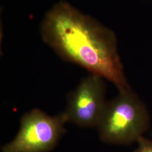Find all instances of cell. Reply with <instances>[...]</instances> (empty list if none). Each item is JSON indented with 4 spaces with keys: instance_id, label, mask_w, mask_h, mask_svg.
Instances as JSON below:
<instances>
[{
    "instance_id": "2",
    "label": "cell",
    "mask_w": 152,
    "mask_h": 152,
    "mask_svg": "<svg viewBox=\"0 0 152 152\" xmlns=\"http://www.w3.org/2000/svg\"><path fill=\"white\" fill-rule=\"evenodd\" d=\"M150 123L147 107L131 88L106 102L96 127L104 142L130 145L143 136Z\"/></svg>"
},
{
    "instance_id": "4",
    "label": "cell",
    "mask_w": 152,
    "mask_h": 152,
    "mask_svg": "<svg viewBox=\"0 0 152 152\" xmlns=\"http://www.w3.org/2000/svg\"><path fill=\"white\" fill-rule=\"evenodd\" d=\"M103 78L91 74L68 96L64 113L68 122L82 127H97L107 101Z\"/></svg>"
},
{
    "instance_id": "1",
    "label": "cell",
    "mask_w": 152,
    "mask_h": 152,
    "mask_svg": "<svg viewBox=\"0 0 152 152\" xmlns=\"http://www.w3.org/2000/svg\"><path fill=\"white\" fill-rule=\"evenodd\" d=\"M41 36L62 59L108 80L119 91L131 88L114 32L70 4L60 2L46 14Z\"/></svg>"
},
{
    "instance_id": "5",
    "label": "cell",
    "mask_w": 152,
    "mask_h": 152,
    "mask_svg": "<svg viewBox=\"0 0 152 152\" xmlns=\"http://www.w3.org/2000/svg\"><path fill=\"white\" fill-rule=\"evenodd\" d=\"M137 142L138 145L134 152H152V140L142 136Z\"/></svg>"
},
{
    "instance_id": "3",
    "label": "cell",
    "mask_w": 152,
    "mask_h": 152,
    "mask_svg": "<svg viewBox=\"0 0 152 152\" xmlns=\"http://www.w3.org/2000/svg\"><path fill=\"white\" fill-rule=\"evenodd\" d=\"M64 112L51 116L39 109L24 114L16 136L1 148L2 152H50L65 132Z\"/></svg>"
}]
</instances>
